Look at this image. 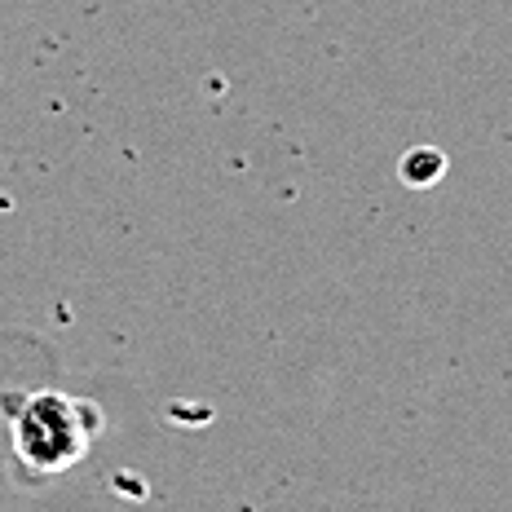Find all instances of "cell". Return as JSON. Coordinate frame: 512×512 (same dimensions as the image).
I'll return each instance as SVG.
<instances>
[{"label": "cell", "mask_w": 512, "mask_h": 512, "mask_svg": "<svg viewBox=\"0 0 512 512\" xmlns=\"http://www.w3.org/2000/svg\"><path fill=\"white\" fill-rule=\"evenodd\" d=\"M80 402L58 398V393H40V398L27 402V411L18 415L14 424V446L18 455L40 468V473H53L62 464H76L89 446V424H84Z\"/></svg>", "instance_id": "1"}]
</instances>
